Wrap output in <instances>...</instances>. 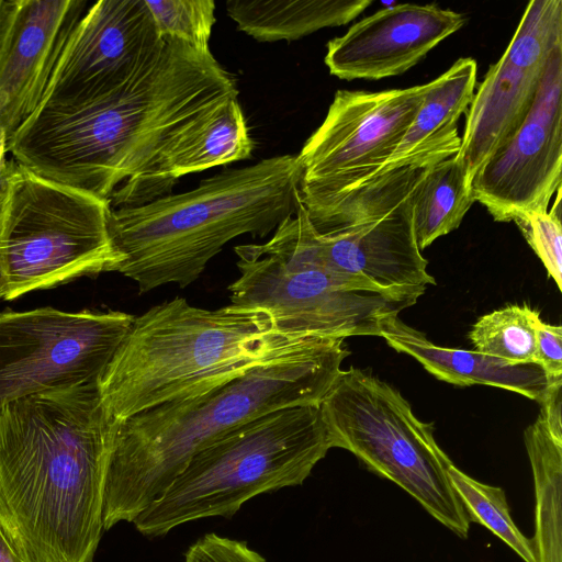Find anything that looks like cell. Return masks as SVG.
<instances>
[{"mask_svg":"<svg viewBox=\"0 0 562 562\" xmlns=\"http://www.w3.org/2000/svg\"><path fill=\"white\" fill-rule=\"evenodd\" d=\"M0 562H22L0 525Z\"/></svg>","mask_w":562,"mask_h":562,"instance_id":"obj_32","label":"cell"},{"mask_svg":"<svg viewBox=\"0 0 562 562\" xmlns=\"http://www.w3.org/2000/svg\"><path fill=\"white\" fill-rule=\"evenodd\" d=\"M476 72V61L463 57L430 81L412 124L379 176L403 166L440 161L458 154L461 145L458 121L473 100Z\"/></svg>","mask_w":562,"mask_h":562,"instance_id":"obj_19","label":"cell"},{"mask_svg":"<svg viewBox=\"0 0 562 562\" xmlns=\"http://www.w3.org/2000/svg\"><path fill=\"white\" fill-rule=\"evenodd\" d=\"M254 143L238 100L228 105L161 168L153 183L154 200L170 192L189 173L247 159Z\"/></svg>","mask_w":562,"mask_h":562,"instance_id":"obj_22","label":"cell"},{"mask_svg":"<svg viewBox=\"0 0 562 562\" xmlns=\"http://www.w3.org/2000/svg\"><path fill=\"white\" fill-rule=\"evenodd\" d=\"M85 0H3L0 132L8 142L40 108Z\"/></svg>","mask_w":562,"mask_h":562,"instance_id":"obj_16","label":"cell"},{"mask_svg":"<svg viewBox=\"0 0 562 562\" xmlns=\"http://www.w3.org/2000/svg\"><path fill=\"white\" fill-rule=\"evenodd\" d=\"M317 231L300 202L263 244L234 248L238 278L232 305L260 308L293 337L379 336L384 323L413 306L425 289L381 290L327 268L315 251Z\"/></svg>","mask_w":562,"mask_h":562,"instance_id":"obj_6","label":"cell"},{"mask_svg":"<svg viewBox=\"0 0 562 562\" xmlns=\"http://www.w3.org/2000/svg\"><path fill=\"white\" fill-rule=\"evenodd\" d=\"M524 440L535 484V537L531 540L535 559L536 562H562V438L550 430L539 413L535 423L526 428Z\"/></svg>","mask_w":562,"mask_h":562,"instance_id":"obj_21","label":"cell"},{"mask_svg":"<svg viewBox=\"0 0 562 562\" xmlns=\"http://www.w3.org/2000/svg\"><path fill=\"white\" fill-rule=\"evenodd\" d=\"M562 45L551 53L538 97L521 126L479 169L474 202L496 222L548 211L561 189Z\"/></svg>","mask_w":562,"mask_h":562,"instance_id":"obj_15","label":"cell"},{"mask_svg":"<svg viewBox=\"0 0 562 562\" xmlns=\"http://www.w3.org/2000/svg\"><path fill=\"white\" fill-rule=\"evenodd\" d=\"M115 427L98 381L0 408V525L22 562H93Z\"/></svg>","mask_w":562,"mask_h":562,"instance_id":"obj_2","label":"cell"},{"mask_svg":"<svg viewBox=\"0 0 562 562\" xmlns=\"http://www.w3.org/2000/svg\"><path fill=\"white\" fill-rule=\"evenodd\" d=\"M438 161L403 166L306 210L315 251L333 271L381 290L425 289L436 281L418 248L415 193Z\"/></svg>","mask_w":562,"mask_h":562,"instance_id":"obj_10","label":"cell"},{"mask_svg":"<svg viewBox=\"0 0 562 562\" xmlns=\"http://www.w3.org/2000/svg\"><path fill=\"white\" fill-rule=\"evenodd\" d=\"M473 203L462 161L453 156L435 164L414 196L413 224L420 251L457 229Z\"/></svg>","mask_w":562,"mask_h":562,"instance_id":"obj_23","label":"cell"},{"mask_svg":"<svg viewBox=\"0 0 562 562\" xmlns=\"http://www.w3.org/2000/svg\"><path fill=\"white\" fill-rule=\"evenodd\" d=\"M539 312L510 304L481 316L468 336L474 350L512 364L533 363Z\"/></svg>","mask_w":562,"mask_h":562,"instance_id":"obj_24","label":"cell"},{"mask_svg":"<svg viewBox=\"0 0 562 562\" xmlns=\"http://www.w3.org/2000/svg\"><path fill=\"white\" fill-rule=\"evenodd\" d=\"M165 41L120 89L77 105L40 106L9 139L12 159L108 200L111 210L151 202L165 164L238 95L211 50Z\"/></svg>","mask_w":562,"mask_h":562,"instance_id":"obj_1","label":"cell"},{"mask_svg":"<svg viewBox=\"0 0 562 562\" xmlns=\"http://www.w3.org/2000/svg\"><path fill=\"white\" fill-rule=\"evenodd\" d=\"M329 449L319 405L267 413L199 450L133 524L160 537L193 520L231 518L257 495L303 484Z\"/></svg>","mask_w":562,"mask_h":562,"instance_id":"obj_7","label":"cell"},{"mask_svg":"<svg viewBox=\"0 0 562 562\" xmlns=\"http://www.w3.org/2000/svg\"><path fill=\"white\" fill-rule=\"evenodd\" d=\"M315 338L281 333L260 308L206 310L175 297L134 317L98 380L101 401L121 422L202 395Z\"/></svg>","mask_w":562,"mask_h":562,"instance_id":"obj_5","label":"cell"},{"mask_svg":"<svg viewBox=\"0 0 562 562\" xmlns=\"http://www.w3.org/2000/svg\"><path fill=\"white\" fill-rule=\"evenodd\" d=\"M165 43L145 0L97 1L68 36L40 106L77 105L120 89Z\"/></svg>","mask_w":562,"mask_h":562,"instance_id":"obj_14","label":"cell"},{"mask_svg":"<svg viewBox=\"0 0 562 562\" xmlns=\"http://www.w3.org/2000/svg\"><path fill=\"white\" fill-rule=\"evenodd\" d=\"M184 562H268L246 542L206 533L189 547Z\"/></svg>","mask_w":562,"mask_h":562,"instance_id":"obj_28","label":"cell"},{"mask_svg":"<svg viewBox=\"0 0 562 562\" xmlns=\"http://www.w3.org/2000/svg\"><path fill=\"white\" fill-rule=\"evenodd\" d=\"M344 341L317 337L202 395L116 422L104 480V530L133 522L222 435L277 409L319 405L350 353Z\"/></svg>","mask_w":562,"mask_h":562,"instance_id":"obj_3","label":"cell"},{"mask_svg":"<svg viewBox=\"0 0 562 562\" xmlns=\"http://www.w3.org/2000/svg\"><path fill=\"white\" fill-rule=\"evenodd\" d=\"M371 0H227L237 29L259 42L294 41L324 27L349 23Z\"/></svg>","mask_w":562,"mask_h":562,"instance_id":"obj_20","label":"cell"},{"mask_svg":"<svg viewBox=\"0 0 562 562\" xmlns=\"http://www.w3.org/2000/svg\"><path fill=\"white\" fill-rule=\"evenodd\" d=\"M135 315L52 306L0 313V408L59 387L98 381Z\"/></svg>","mask_w":562,"mask_h":562,"instance_id":"obj_11","label":"cell"},{"mask_svg":"<svg viewBox=\"0 0 562 562\" xmlns=\"http://www.w3.org/2000/svg\"><path fill=\"white\" fill-rule=\"evenodd\" d=\"M13 167H14V160L7 159L1 171H0V234L2 232L5 213H7L9 192H10V180H11Z\"/></svg>","mask_w":562,"mask_h":562,"instance_id":"obj_31","label":"cell"},{"mask_svg":"<svg viewBox=\"0 0 562 562\" xmlns=\"http://www.w3.org/2000/svg\"><path fill=\"white\" fill-rule=\"evenodd\" d=\"M162 38L183 41L198 50H210L215 18L213 0H145Z\"/></svg>","mask_w":562,"mask_h":562,"instance_id":"obj_26","label":"cell"},{"mask_svg":"<svg viewBox=\"0 0 562 562\" xmlns=\"http://www.w3.org/2000/svg\"><path fill=\"white\" fill-rule=\"evenodd\" d=\"M8 294V284H7V278L3 270L2 261L0 258V300L4 299Z\"/></svg>","mask_w":562,"mask_h":562,"instance_id":"obj_34","label":"cell"},{"mask_svg":"<svg viewBox=\"0 0 562 562\" xmlns=\"http://www.w3.org/2000/svg\"><path fill=\"white\" fill-rule=\"evenodd\" d=\"M2 4H3V0H0V24H1Z\"/></svg>","mask_w":562,"mask_h":562,"instance_id":"obj_35","label":"cell"},{"mask_svg":"<svg viewBox=\"0 0 562 562\" xmlns=\"http://www.w3.org/2000/svg\"><path fill=\"white\" fill-rule=\"evenodd\" d=\"M533 363L543 370L549 383L562 380L561 326L537 321Z\"/></svg>","mask_w":562,"mask_h":562,"instance_id":"obj_29","label":"cell"},{"mask_svg":"<svg viewBox=\"0 0 562 562\" xmlns=\"http://www.w3.org/2000/svg\"><path fill=\"white\" fill-rule=\"evenodd\" d=\"M562 380L548 384L541 404L540 414L544 417L550 430L562 438Z\"/></svg>","mask_w":562,"mask_h":562,"instance_id":"obj_30","label":"cell"},{"mask_svg":"<svg viewBox=\"0 0 562 562\" xmlns=\"http://www.w3.org/2000/svg\"><path fill=\"white\" fill-rule=\"evenodd\" d=\"M331 448L355 454L374 474L407 492L462 539L469 517L451 485L453 464L401 393L358 368L341 370L319 404Z\"/></svg>","mask_w":562,"mask_h":562,"instance_id":"obj_8","label":"cell"},{"mask_svg":"<svg viewBox=\"0 0 562 562\" xmlns=\"http://www.w3.org/2000/svg\"><path fill=\"white\" fill-rule=\"evenodd\" d=\"M551 211L528 213L514 222L539 257L559 290L562 289L561 189Z\"/></svg>","mask_w":562,"mask_h":562,"instance_id":"obj_27","label":"cell"},{"mask_svg":"<svg viewBox=\"0 0 562 562\" xmlns=\"http://www.w3.org/2000/svg\"><path fill=\"white\" fill-rule=\"evenodd\" d=\"M380 337L394 350L415 358L435 378L450 384L492 385L539 403L549 384L546 373L536 363L512 364L475 350L435 345L398 316L384 323Z\"/></svg>","mask_w":562,"mask_h":562,"instance_id":"obj_18","label":"cell"},{"mask_svg":"<svg viewBox=\"0 0 562 562\" xmlns=\"http://www.w3.org/2000/svg\"><path fill=\"white\" fill-rule=\"evenodd\" d=\"M464 23L463 14L434 4L386 7L329 41L324 61L333 76L344 80L397 76Z\"/></svg>","mask_w":562,"mask_h":562,"instance_id":"obj_17","label":"cell"},{"mask_svg":"<svg viewBox=\"0 0 562 562\" xmlns=\"http://www.w3.org/2000/svg\"><path fill=\"white\" fill-rule=\"evenodd\" d=\"M8 138L4 133L0 132V171L7 160Z\"/></svg>","mask_w":562,"mask_h":562,"instance_id":"obj_33","label":"cell"},{"mask_svg":"<svg viewBox=\"0 0 562 562\" xmlns=\"http://www.w3.org/2000/svg\"><path fill=\"white\" fill-rule=\"evenodd\" d=\"M448 473L470 522L486 527L525 562H536L532 542L515 525L504 490L474 480L454 464Z\"/></svg>","mask_w":562,"mask_h":562,"instance_id":"obj_25","label":"cell"},{"mask_svg":"<svg viewBox=\"0 0 562 562\" xmlns=\"http://www.w3.org/2000/svg\"><path fill=\"white\" fill-rule=\"evenodd\" d=\"M109 201L42 178L14 160L0 258L5 300L116 271Z\"/></svg>","mask_w":562,"mask_h":562,"instance_id":"obj_9","label":"cell"},{"mask_svg":"<svg viewBox=\"0 0 562 562\" xmlns=\"http://www.w3.org/2000/svg\"><path fill=\"white\" fill-rule=\"evenodd\" d=\"M559 45L562 1H530L506 50L490 66L469 106L456 156L467 170L470 188L479 169L528 116L549 57Z\"/></svg>","mask_w":562,"mask_h":562,"instance_id":"obj_13","label":"cell"},{"mask_svg":"<svg viewBox=\"0 0 562 562\" xmlns=\"http://www.w3.org/2000/svg\"><path fill=\"white\" fill-rule=\"evenodd\" d=\"M302 172L297 155L274 156L224 169L183 193L111 210L110 234L122 258L115 272L140 294L167 284L187 288L229 240L266 237L293 215Z\"/></svg>","mask_w":562,"mask_h":562,"instance_id":"obj_4","label":"cell"},{"mask_svg":"<svg viewBox=\"0 0 562 562\" xmlns=\"http://www.w3.org/2000/svg\"><path fill=\"white\" fill-rule=\"evenodd\" d=\"M430 82L378 92L338 90L297 158L306 210L379 176L419 110Z\"/></svg>","mask_w":562,"mask_h":562,"instance_id":"obj_12","label":"cell"}]
</instances>
